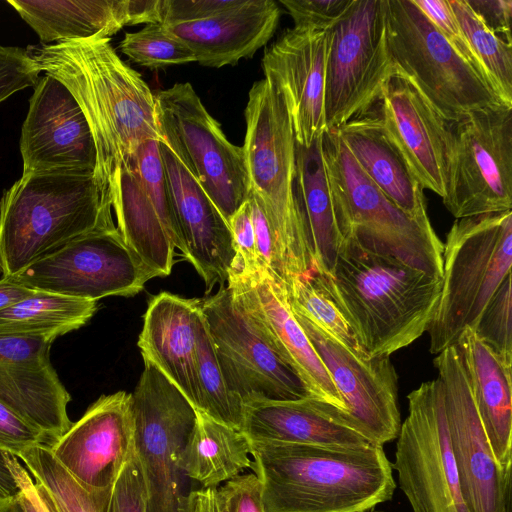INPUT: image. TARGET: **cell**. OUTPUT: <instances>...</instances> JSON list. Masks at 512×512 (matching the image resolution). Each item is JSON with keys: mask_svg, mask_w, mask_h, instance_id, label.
I'll list each match as a JSON object with an SVG mask.
<instances>
[{"mask_svg": "<svg viewBox=\"0 0 512 512\" xmlns=\"http://www.w3.org/2000/svg\"><path fill=\"white\" fill-rule=\"evenodd\" d=\"M40 72L62 82L89 124L97 153L94 177L109 198L114 171L147 140L162 141L155 95L141 75L116 53L109 38L26 49Z\"/></svg>", "mask_w": 512, "mask_h": 512, "instance_id": "obj_1", "label": "cell"}, {"mask_svg": "<svg viewBox=\"0 0 512 512\" xmlns=\"http://www.w3.org/2000/svg\"><path fill=\"white\" fill-rule=\"evenodd\" d=\"M249 442L265 512H366L393 498L392 463L381 446Z\"/></svg>", "mask_w": 512, "mask_h": 512, "instance_id": "obj_2", "label": "cell"}, {"mask_svg": "<svg viewBox=\"0 0 512 512\" xmlns=\"http://www.w3.org/2000/svg\"><path fill=\"white\" fill-rule=\"evenodd\" d=\"M320 275L369 357L390 356L427 332L442 285V278L347 240L332 272Z\"/></svg>", "mask_w": 512, "mask_h": 512, "instance_id": "obj_3", "label": "cell"}, {"mask_svg": "<svg viewBox=\"0 0 512 512\" xmlns=\"http://www.w3.org/2000/svg\"><path fill=\"white\" fill-rule=\"evenodd\" d=\"M111 209L94 175L22 174L0 200L2 277L112 219Z\"/></svg>", "mask_w": 512, "mask_h": 512, "instance_id": "obj_4", "label": "cell"}, {"mask_svg": "<svg viewBox=\"0 0 512 512\" xmlns=\"http://www.w3.org/2000/svg\"><path fill=\"white\" fill-rule=\"evenodd\" d=\"M244 115L242 148L250 192L260 200L270 220L289 284L314 271L295 191L296 140L291 120L281 94L266 78L251 87Z\"/></svg>", "mask_w": 512, "mask_h": 512, "instance_id": "obj_5", "label": "cell"}, {"mask_svg": "<svg viewBox=\"0 0 512 512\" xmlns=\"http://www.w3.org/2000/svg\"><path fill=\"white\" fill-rule=\"evenodd\" d=\"M322 149L342 241L442 278L443 243L430 220L404 213L367 177L336 129Z\"/></svg>", "mask_w": 512, "mask_h": 512, "instance_id": "obj_6", "label": "cell"}, {"mask_svg": "<svg viewBox=\"0 0 512 512\" xmlns=\"http://www.w3.org/2000/svg\"><path fill=\"white\" fill-rule=\"evenodd\" d=\"M511 265V210L456 219L443 244L440 297L427 330L432 354L474 329Z\"/></svg>", "mask_w": 512, "mask_h": 512, "instance_id": "obj_7", "label": "cell"}, {"mask_svg": "<svg viewBox=\"0 0 512 512\" xmlns=\"http://www.w3.org/2000/svg\"><path fill=\"white\" fill-rule=\"evenodd\" d=\"M387 1L388 44L399 74L447 123L504 105L487 79L459 55L413 0Z\"/></svg>", "mask_w": 512, "mask_h": 512, "instance_id": "obj_8", "label": "cell"}, {"mask_svg": "<svg viewBox=\"0 0 512 512\" xmlns=\"http://www.w3.org/2000/svg\"><path fill=\"white\" fill-rule=\"evenodd\" d=\"M130 403L135 450L147 491V512H187L190 479L180 459L196 409L149 360H144Z\"/></svg>", "mask_w": 512, "mask_h": 512, "instance_id": "obj_9", "label": "cell"}, {"mask_svg": "<svg viewBox=\"0 0 512 512\" xmlns=\"http://www.w3.org/2000/svg\"><path fill=\"white\" fill-rule=\"evenodd\" d=\"M155 108L162 141L229 222L250 193L243 148L227 139L188 82L158 92Z\"/></svg>", "mask_w": 512, "mask_h": 512, "instance_id": "obj_10", "label": "cell"}, {"mask_svg": "<svg viewBox=\"0 0 512 512\" xmlns=\"http://www.w3.org/2000/svg\"><path fill=\"white\" fill-rule=\"evenodd\" d=\"M387 0H354L329 31L324 84L326 130L363 115L399 71L387 37Z\"/></svg>", "mask_w": 512, "mask_h": 512, "instance_id": "obj_11", "label": "cell"}, {"mask_svg": "<svg viewBox=\"0 0 512 512\" xmlns=\"http://www.w3.org/2000/svg\"><path fill=\"white\" fill-rule=\"evenodd\" d=\"M450 128L445 207L456 219L511 210L512 107L473 111Z\"/></svg>", "mask_w": 512, "mask_h": 512, "instance_id": "obj_12", "label": "cell"}, {"mask_svg": "<svg viewBox=\"0 0 512 512\" xmlns=\"http://www.w3.org/2000/svg\"><path fill=\"white\" fill-rule=\"evenodd\" d=\"M154 277L109 219L5 278L36 291L97 302L134 296Z\"/></svg>", "mask_w": 512, "mask_h": 512, "instance_id": "obj_13", "label": "cell"}, {"mask_svg": "<svg viewBox=\"0 0 512 512\" xmlns=\"http://www.w3.org/2000/svg\"><path fill=\"white\" fill-rule=\"evenodd\" d=\"M407 399L392 463L400 489L413 512H469L449 443L440 380L422 383Z\"/></svg>", "mask_w": 512, "mask_h": 512, "instance_id": "obj_14", "label": "cell"}, {"mask_svg": "<svg viewBox=\"0 0 512 512\" xmlns=\"http://www.w3.org/2000/svg\"><path fill=\"white\" fill-rule=\"evenodd\" d=\"M200 308L228 388L244 405L310 398L300 377L268 344L227 286L200 300Z\"/></svg>", "mask_w": 512, "mask_h": 512, "instance_id": "obj_15", "label": "cell"}, {"mask_svg": "<svg viewBox=\"0 0 512 512\" xmlns=\"http://www.w3.org/2000/svg\"><path fill=\"white\" fill-rule=\"evenodd\" d=\"M433 364L444 393L449 443L469 512H512V471L496 462L456 345L437 354Z\"/></svg>", "mask_w": 512, "mask_h": 512, "instance_id": "obj_16", "label": "cell"}, {"mask_svg": "<svg viewBox=\"0 0 512 512\" xmlns=\"http://www.w3.org/2000/svg\"><path fill=\"white\" fill-rule=\"evenodd\" d=\"M293 313L343 400L341 424L377 446L396 440L402 422L398 378L390 356L363 358L304 316Z\"/></svg>", "mask_w": 512, "mask_h": 512, "instance_id": "obj_17", "label": "cell"}, {"mask_svg": "<svg viewBox=\"0 0 512 512\" xmlns=\"http://www.w3.org/2000/svg\"><path fill=\"white\" fill-rule=\"evenodd\" d=\"M227 283L235 302L252 319L268 344L297 373L317 408L342 425L343 400L297 321L286 289L261 267L251 274L231 272Z\"/></svg>", "mask_w": 512, "mask_h": 512, "instance_id": "obj_18", "label": "cell"}, {"mask_svg": "<svg viewBox=\"0 0 512 512\" xmlns=\"http://www.w3.org/2000/svg\"><path fill=\"white\" fill-rule=\"evenodd\" d=\"M20 153L22 174H95L97 153L86 117L68 88L50 75L39 79L29 100Z\"/></svg>", "mask_w": 512, "mask_h": 512, "instance_id": "obj_19", "label": "cell"}, {"mask_svg": "<svg viewBox=\"0 0 512 512\" xmlns=\"http://www.w3.org/2000/svg\"><path fill=\"white\" fill-rule=\"evenodd\" d=\"M49 448L86 488H112L135 449L130 394L118 391L100 396Z\"/></svg>", "mask_w": 512, "mask_h": 512, "instance_id": "obj_20", "label": "cell"}, {"mask_svg": "<svg viewBox=\"0 0 512 512\" xmlns=\"http://www.w3.org/2000/svg\"><path fill=\"white\" fill-rule=\"evenodd\" d=\"M383 132L423 189L446 196L451 163V128L401 74L390 78L381 97Z\"/></svg>", "mask_w": 512, "mask_h": 512, "instance_id": "obj_21", "label": "cell"}, {"mask_svg": "<svg viewBox=\"0 0 512 512\" xmlns=\"http://www.w3.org/2000/svg\"><path fill=\"white\" fill-rule=\"evenodd\" d=\"M330 29H287L265 52L264 78L281 94L296 143L309 147L326 131L324 84Z\"/></svg>", "mask_w": 512, "mask_h": 512, "instance_id": "obj_22", "label": "cell"}, {"mask_svg": "<svg viewBox=\"0 0 512 512\" xmlns=\"http://www.w3.org/2000/svg\"><path fill=\"white\" fill-rule=\"evenodd\" d=\"M52 343L0 335V403L41 431L50 445L72 425L71 396L50 360Z\"/></svg>", "mask_w": 512, "mask_h": 512, "instance_id": "obj_23", "label": "cell"}, {"mask_svg": "<svg viewBox=\"0 0 512 512\" xmlns=\"http://www.w3.org/2000/svg\"><path fill=\"white\" fill-rule=\"evenodd\" d=\"M176 216L183 235L185 258L204 280L206 293L227 282L236 252L228 222L170 148L159 142Z\"/></svg>", "mask_w": 512, "mask_h": 512, "instance_id": "obj_24", "label": "cell"}, {"mask_svg": "<svg viewBox=\"0 0 512 512\" xmlns=\"http://www.w3.org/2000/svg\"><path fill=\"white\" fill-rule=\"evenodd\" d=\"M280 9L272 0H239L206 19L164 25L193 53L200 65L220 68L252 57L272 38Z\"/></svg>", "mask_w": 512, "mask_h": 512, "instance_id": "obj_25", "label": "cell"}, {"mask_svg": "<svg viewBox=\"0 0 512 512\" xmlns=\"http://www.w3.org/2000/svg\"><path fill=\"white\" fill-rule=\"evenodd\" d=\"M199 299L168 292L153 296L143 318L138 339L143 360H149L200 410L196 368Z\"/></svg>", "mask_w": 512, "mask_h": 512, "instance_id": "obj_26", "label": "cell"}, {"mask_svg": "<svg viewBox=\"0 0 512 512\" xmlns=\"http://www.w3.org/2000/svg\"><path fill=\"white\" fill-rule=\"evenodd\" d=\"M475 405L499 467L512 471V366L504 363L467 327L457 339Z\"/></svg>", "mask_w": 512, "mask_h": 512, "instance_id": "obj_27", "label": "cell"}, {"mask_svg": "<svg viewBox=\"0 0 512 512\" xmlns=\"http://www.w3.org/2000/svg\"><path fill=\"white\" fill-rule=\"evenodd\" d=\"M241 431L249 441L334 447L371 444L357 432L325 416L312 398L248 402L243 409Z\"/></svg>", "mask_w": 512, "mask_h": 512, "instance_id": "obj_28", "label": "cell"}, {"mask_svg": "<svg viewBox=\"0 0 512 512\" xmlns=\"http://www.w3.org/2000/svg\"><path fill=\"white\" fill-rule=\"evenodd\" d=\"M367 177L399 209L426 218L423 188L386 138L378 115H360L336 128Z\"/></svg>", "mask_w": 512, "mask_h": 512, "instance_id": "obj_29", "label": "cell"}, {"mask_svg": "<svg viewBox=\"0 0 512 512\" xmlns=\"http://www.w3.org/2000/svg\"><path fill=\"white\" fill-rule=\"evenodd\" d=\"M36 32L41 44L51 45L109 38L132 25L130 0H7Z\"/></svg>", "mask_w": 512, "mask_h": 512, "instance_id": "obj_30", "label": "cell"}, {"mask_svg": "<svg viewBox=\"0 0 512 512\" xmlns=\"http://www.w3.org/2000/svg\"><path fill=\"white\" fill-rule=\"evenodd\" d=\"M108 194L117 229L126 245L156 277L168 276L176 248L129 165L122 164L114 171L108 183Z\"/></svg>", "mask_w": 512, "mask_h": 512, "instance_id": "obj_31", "label": "cell"}, {"mask_svg": "<svg viewBox=\"0 0 512 512\" xmlns=\"http://www.w3.org/2000/svg\"><path fill=\"white\" fill-rule=\"evenodd\" d=\"M295 191L305 226L314 271L328 275L342 237L322 149V136L309 147L296 143Z\"/></svg>", "mask_w": 512, "mask_h": 512, "instance_id": "obj_32", "label": "cell"}, {"mask_svg": "<svg viewBox=\"0 0 512 512\" xmlns=\"http://www.w3.org/2000/svg\"><path fill=\"white\" fill-rule=\"evenodd\" d=\"M250 442L241 430L196 410V417L181 453L185 475L202 488L218 486L253 467Z\"/></svg>", "mask_w": 512, "mask_h": 512, "instance_id": "obj_33", "label": "cell"}, {"mask_svg": "<svg viewBox=\"0 0 512 512\" xmlns=\"http://www.w3.org/2000/svg\"><path fill=\"white\" fill-rule=\"evenodd\" d=\"M97 302L35 291L0 311V335L41 337L51 342L84 326Z\"/></svg>", "mask_w": 512, "mask_h": 512, "instance_id": "obj_34", "label": "cell"}, {"mask_svg": "<svg viewBox=\"0 0 512 512\" xmlns=\"http://www.w3.org/2000/svg\"><path fill=\"white\" fill-rule=\"evenodd\" d=\"M28 470L52 512H111L112 488L89 489L79 483L40 444L16 456Z\"/></svg>", "mask_w": 512, "mask_h": 512, "instance_id": "obj_35", "label": "cell"}, {"mask_svg": "<svg viewBox=\"0 0 512 512\" xmlns=\"http://www.w3.org/2000/svg\"><path fill=\"white\" fill-rule=\"evenodd\" d=\"M448 3L494 92L512 107V45L494 34L467 0Z\"/></svg>", "mask_w": 512, "mask_h": 512, "instance_id": "obj_36", "label": "cell"}, {"mask_svg": "<svg viewBox=\"0 0 512 512\" xmlns=\"http://www.w3.org/2000/svg\"><path fill=\"white\" fill-rule=\"evenodd\" d=\"M286 293L294 312L304 316L355 354L371 358L329 295L318 272L312 271L294 278L286 287Z\"/></svg>", "mask_w": 512, "mask_h": 512, "instance_id": "obj_37", "label": "cell"}, {"mask_svg": "<svg viewBox=\"0 0 512 512\" xmlns=\"http://www.w3.org/2000/svg\"><path fill=\"white\" fill-rule=\"evenodd\" d=\"M196 368L200 393L199 411L241 430L244 404L228 388L202 311L197 324Z\"/></svg>", "mask_w": 512, "mask_h": 512, "instance_id": "obj_38", "label": "cell"}, {"mask_svg": "<svg viewBox=\"0 0 512 512\" xmlns=\"http://www.w3.org/2000/svg\"><path fill=\"white\" fill-rule=\"evenodd\" d=\"M159 142V140L150 139L142 143L127 165L137 174L174 247L185 256L186 247L176 216Z\"/></svg>", "mask_w": 512, "mask_h": 512, "instance_id": "obj_39", "label": "cell"}, {"mask_svg": "<svg viewBox=\"0 0 512 512\" xmlns=\"http://www.w3.org/2000/svg\"><path fill=\"white\" fill-rule=\"evenodd\" d=\"M120 50L135 63L152 70L196 62L191 50L161 23L126 33Z\"/></svg>", "mask_w": 512, "mask_h": 512, "instance_id": "obj_40", "label": "cell"}, {"mask_svg": "<svg viewBox=\"0 0 512 512\" xmlns=\"http://www.w3.org/2000/svg\"><path fill=\"white\" fill-rule=\"evenodd\" d=\"M511 274L501 283L482 312L474 331L504 363L512 366Z\"/></svg>", "mask_w": 512, "mask_h": 512, "instance_id": "obj_41", "label": "cell"}, {"mask_svg": "<svg viewBox=\"0 0 512 512\" xmlns=\"http://www.w3.org/2000/svg\"><path fill=\"white\" fill-rule=\"evenodd\" d=\"M40 73L26 49L0 45V103L17 91L35 87Z\"/></svg>", "mask_w": 512, "mask_h": 512, "instance_id": "obj_42", "label": "cell"}, {"mask_svg": "<svg viewBox=\"0 0 512 512\" xmlns=\"http://www.w3.org/2000/svg\"><path fill=\"white\" fill-rule=\"evenodd\" d=\"M295 27L331 29L349 11L354 0H280Z\"/></svg>", "mask_w": 512, "mask_h": 512, "instance_id": "obj_43", "label": "cell"}, {"mask_svg": "<svg viewBox=\"0 0 512 512\" xmlns=\"http://www.w3.org/2000/svg\"><path fill=\"white\" fill-rule=\"evenodd\" d=\"M413 2L449 41L459 55L486 78L478 59L473 53L448 3V0H413Z\"/></svg>", "mask_w": 512, "mask_h": 512, "instance_id": "obj_44", "label": "cell"}, {"mask_svg": "<svg viewBox=\"0 0 512 512\" xmlns=\"http://www.w3.org/2000/svg\"><path fill=\"white\" fill-rule=\"evenodd\" d=\"M111 512H147L146 485L135 449L113 485Z\"/></svg>", "mask_w": 512, "mask_h": 512, "instance_id": "obj_45", "label": "cell"}, {"mask_svg": "<svg viewBox=\"0 0 512 512\" xmlns=\"http://www.w3.org/2000/svg\"><path fill=\"white\" fill-rule=\"evenodd\" d=\"M236 257L231 272L251 274L259 268L251 209L246 200L228 222Z\"/></svg>", "mask_w": 512, "mask_h": 512, "instance_id": "obj_46", "label": "cell"}, {"mask_svg": "<svg viewBox=\"0 0 512 512\" xmlns=\"http://www.w3.org/2000/svg\"><path fill=\"white\" fill-rule=\"evenodd\" d=\"M40 444L49 446L50 442L41 431L0 403V452L16 457Z\"/></svg>", "mask_w": 512, "mask_h": 512, "instance_id": "obj_47", "label": "cell"}, {"mask_svg": "<svg viewBox=\"0 0 512 512\" xmlns=\"http://www.w3.org/2000/svg\"><path fill=\"white\" fill-rule=\"evenodd\" d=\"M239 0H160V23H186L209 18L235 6Z\"/></svg>", "mask_w": 512, "mask_h": 512, "instance_id": "obj_48", "label": "cell"}, {"mask_svg": "<svg viewBox=\"0 0 512 512\" xmlns=\"http://www.w3.org/2000/svg\"><path fill=\"white\" fill-rule=\"evenodd\" d=\"M219 489L228 512H265L262 485L255 473L239 474Z\"/></svg>", "mask_w": 512, "mask_h": 512, "instance_id": "obj_49", "label": "cell"}, {"mask_svg": "<svg viewBox=\"0 0 512 512\" xmlns=\"http://www.w3.org/2000/svg\"><path fill=\"white\" fill-rule=\"evenodd\" d=\"M4 461L18 488L25 512H52L28 470L14 455L2 452Z\"/></svg>", "mask_w": 512, "mask_h": 512, "instance_id": "obj_50", "label": "cell"}, {"mask_svg": "<svg viewBox=\"0 0 512 512\" xmlns=\"http://www.w3.org/2000/svg\"><path fill=\"white\" fill-rule=\"evenodd\" d=\"M467 2L494 34L512 45L511 0H467Z\"/></svg>", "mask_w": 512, "mask_h": 512, "instance_id": "obj_51", "label": "cell"}, {"mask_svg": "<svg viewBox=\"0 0 512 512\" xmlns=\"http://www.w3.org/2000/svg\"><path fill=\"white\" fill-rule=\"evenodd\" d=\"M187 512H228V508L219 488H200L191 490Z\"/></svg>", "mask_w": 512, "mask_h": 512, "instance_id": "obj_52", "label": "cell"}, {"mask_svg": "<svg viewBox=\"0 0 512 512\" xmlns=\"http://www.w3.org/2000/svg\"><path fill=\"white\" fill-rule=\"evenodd\" d=\"M35 291L10 278L2 277L0 279V311L29 297Z\"/></svg>", "mask_w": 512, "mask_h": 512, "instance_id": "obj_53", "label": "cell"}, {"mask_svg": "<svg viewBox=\"0 0 512 512\" xmlns=\"http://www.w3.org/2000/svg\"><path fill=\"white\" fill-rule=\"evenodd\" d=\"M17 494V485L6 466L2 452H0V501L14 497Z\"/></svg>", "mask_w": 512, "mask_h": 512, "instance_id": "obj_54", "label": "cell"}, {"mask_svg": "<svg viewBox=\"0 0 512 512\" xmlns=\"http://www.w3.org/2000/svg\"><path fill=\"white\" fill-rule=\"evenodd\" d=\"M0 512H25L18 494L0 501Z\"/></svg>", "mask_w": 512, "mask_h": 512, "instance_id": "obj_55", "label": "cell"}, {"mask_svg": "<svg viewBox=\"0 0 512 512\" xmlns=\"http://www.w3.org/2000/svg\"><path fill=\"white\" fill-rule=\"evenodd\" d=\"M3 274V268H2V264H1V261H0V275Z\"/></svg>", "mask_w": 512, "mask_h": 512, "instance_id": "obj_56", "label": "cell"}, {"mask_svg": "<svg viewBox=\"0 0 512 512\" xmlns=\"http://www.w3.org/2000/svg\"><path fill=\"white\" fill-rule=\"evenodd\" d=\"M366 512H385V511H378V510L371 509V510L366 511Z\"/></svg>", "mask_w": 512, "mask_h": 512, "instance_id": "obj_57", "label": "cell"}]
</instances>
